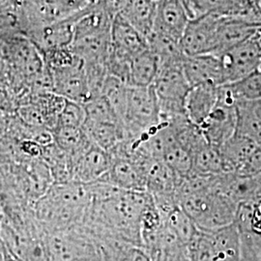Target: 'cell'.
<instances>
[{
  "label": "cell",
  "instance_id": "5b68a950",
  "mask_svg": "<svg viewBox=\"0 0 261 261\" xmlns=\"http://www.w3.org/2000/svg\"><path fill=\"white\" fill-rule=\"evenodd\" d=\"M191 261H241L240 234L232 224L216 230H200L187 245Z\"/></svg>",
  "mask_w": 261,
  "mask_h": 261
},
{
  "label": "cell",
  "instance_id": "9c48e42d",
  "mask_svg": "<svg viewBox=\"0 0 261 261\" xmlns=\"http://www.w3.org/2000/svg\"><path fill=\"white\" fill-rule=\"evenodd\" d=\"M219 57L224 69V85L251 75L261 68V29L254 36Z\"/></svg>",
  "mask_w": 261,
  "mask_h": 261
},
{
  "label": "cell",
  "instance_id": "83f0119b",
  "mask_svg": "<svg viewBox=\"0 0 261 261\" xmlns=\"http://www.w3.org/2000/svg\"><path fill=\"white\" fill-rule=\"evenodd\" d=\"M162 219L164 224L185 247L192 241L198 231L196 224L180 208V206L173 209Z\"/></svg>",
  "mask_w": 261,
  "mask_h": 261
},
{
  "label": "cell",
  "instance_id": "836d02e7",
  "mask_svg": "<svg viewBox=\"0 0 261 261\" xmlns=\"http://www.w3.org/2000/svg\"><path fill=\"white\" fill-rule=\"evenodd\" d=\"M238 174L250 177H261V144L256 146Z\"/></svg>",
  "mask_w": 261,
  "mask_h": 261
},
{
  "label": "cell",
  "instance_id": "5bb4252c",
  "mask_svg": "<svg viewBox=\"0 0 261 261\" xmlns=\"http://www.w3.org/2000/svg\"><path fill=\"white\" fill-rule=\"evenodd\" d=\"M112 167L99 182L130 192H146V168L152 160L140 162L112 155Z\"/></svg>",
  "mask_w": 261,
  "mask_h": 261
},
{
  "label": "cell",
  "instance_id": "2e32d148",
  "mask_svg": "<svg viewBox=\"0 0 261 261\" xmlns=\"http://www.w3.org/2000/svg\"><path fill=\"white\" fill-rule=\"evenodd\" d=\"M189 21L190 19L182 1H157L152 33L169 38L180 44V40L186 30Z\"/></svg>",
  "mask_w": 261,
  "mask_h": 261
},
{
  "label": "cell",
  "instance_id": "44dd1931",
  "mask_svg": "<svg viewBox=\"0 0 261 261\" xmlns=\"http://www.w3.org/2000/svg\"><path fill=\"white\" fill-rule=\"evenodd\" d=\"M156 9L157 1H124L119 15L147 40L154 28Z\"/></svg>",
  "mask_w": 261,
  "mask_h": 261
},
{
  "label": "cell",
  "instance_id": "9a60e30c",
  "mask_svg": "<svg viewBox=\"0 0 261 261\" xmlns=\"http://www.w3.org/2000/svg\"><path fill=\"white\" fill-rule=\"evenodd\" d=\"M79 13L70 19L28 29L27 34L29 41L37 48L42 57L48 53L71 47L74 39V25Z\"/></svg>",
  "mask_w": 261,
  "mask_h": 261
},
{
  "label": "cell",
  "instance_id": "e575fe53",
  "mask_svg": "<svg viewBox=\"0 0 261 261\" xmlns=\"http://www.w3.org/2000/svg\"><path fill=\"white\" fill-rule=\"evenodd\" d=\"M258 180H259V183H258V190H257L256 199L257 198H261V177H258Z\"/></svg>",
  "mask_w": 261,
  "mask_h": 261
},
{
  "label": "cell",
  "instance_id": "ffe728a7",
  "mask_svg": "<svg viewBox=\"0 0 261 261\" xmlns=\"http://www.w3.org/2000/svg\"><path fill=\"white\" fill-rule=\"evenodd\" d=\"M220 86L200 85L193 87L185 101V113L192 124L199 128L214 110Z\"/></svg>",
  "mask_w": 261,
  "mask_h": 261
},
{
  "label": "cell",
  "instance_id": "484cf974",
  "mask_svg": "<svg viewBox=\"0 0 261 261\" xmlns=\"http://www.w3.org/2000/svg\"><path fill=\"white\" fill-rule=\"evenodd\" d=\"M191 155L193 173L208 177L224 173V161L220 147L213 146L203 140L192 151Z\"/></svg>",
  "mask_w": 261,
  "mask_h": 261
},
{
  "label": "cell",
  "instance_id": "603a6c76",
  "mask_svg": "<svg viewBox=\"0 0 261 261\" xmlns=\"http://www.w3.org/2000/svg\"><path fill=\"white\" fill-rule=\"evenodd\" d=\"M83 130L92 144L106 152H110L126 139L125 129L121 123L85 119Z\"/></svg>",
  "mask_w": 261,
  "mask_h": 261
},
{
  "label": "cell",
  "instance_id": "4fadbf2b",
  "mask_svg": "<svg viewBox=\"0 0 261 261\" xmlns=\"http://www.w3.org/2000/svg\"><path fill=\"white\" fill-rule=\"evenodd\" d=\"M219 17L213 15L190 20L183 36L180 47L186 57L214 55Z\"/></svg>",
  "mask_w": 261,
  "mask_h": 261
},
{
  "label": "cell",
  "instance_id": "7402d4cb",
  "mask_svg": "<svg viewBox=\"0 0 261 261\" xmlns=\"http://www.w3.org/2000/svg\"><path fill=\"white\" fill-rule=\"evenodd\" d=\"M258 143L240 135L233 136L220 147L224 166V173L238 174Z\"/></svg>",
  "mask_w": 261,
  "mask_h": 261
},
{
  "label": "cell",
  "instance_id": "30bf717a",
  "mask_svg": "<svg viewBox=\"0 0 261 261\" xmlns=\"http://www.w3.org/2000/svg\"><path fill=\"white\" fill-rule=\"evenodd\" d=\"M47 71L51 79V93L83 106L90 100L91 93L84 62L79 57L68 65Z\"/></svg>",
  "mask_w": 261,
  "mask_h": 261
},
{
  "label": "cell",
  "instance_id": "4dcf8cb0",
  "mask_svg": "<svg viewBox=\"0 0 261 261\" xmlns=\"http://www.w3.org/2000/svg\"><path fill=\"white\" fill-rule=\"evenodd\" d=\"M85 119L92 121L121 123L110 102L102 96L93 97L84 105ZM123 125V124H122Z\"/></svg>",
  "mask_w": 261,
  "mask_h": 261
},
{
  "label": "cell",
  "instance_id": "4316f807",
  "mask_svg": "<svg viewBox=\"0 0 261 261\" xmlns=\"http://www.w3.org/2000/svg\"><path fill=\"white\" fill-rule=\"evenodd\" d=\"M102 246L103 261H152L143 248L113 239H99Z\"/></svg>",
  "mask_w": 261,
  "mask_h": 261
},
{
  "label": "cell",
  "instance_id": "7c38bea8",
  "mask_svg": "<svg viewBox=\"0 0 261 261\" xmlns=\"http://www.w3.org/2000/svg\"><path fill=\"white\" fill-rule=\"evenodd\" d=\"M89 1H28L22 5L24 25L28 29L70 19L85 8Z\"/></svg>",
  "mask_w": 261,
  "mask_h": 261
},
{
  "label": "cell",
  "instance_id": "e0dca14e",
  "mask_svg": "<svg viewBox=\"0 0 261 261\" xmlns=\"http://www.w3.org/2000/svg\"><path fill=\"white\" fill-rule=\"evenodd\" d=\"M183 71L191 87L224 85V69L219 56L214 55L185 57Z\"/></svg>",
  "mask_w": 261,
  "mask_h": 261
},
{
  "label": "cell",
  "instance_id": "ac0fdd59",
  "mask_svg": "<svg viewBox=\"0 0 261 261\" xmlns=\"http://www.w3.org/2000/svg\"><path fill=\"white\" fill-rule=\"evenodd\" d=\"M147 40L117 14L112 19L111 54L130 61L134 56L148 48Z\"/></svg>",
  "mask_w": 261,
  "mask_h": 261
},
{
  "label": "cell",
  "instance_id": "d4e9b609",
  "mask_svg": "<svg viewBox=\"0 0 261 261\" xmlns=\"http://www.w3.org/2000/svg\"><path fill=\"white\" fill-rule=\"evenodd\" d=\"M236 132L235 134L261 144L260 101H236Z\"/></svg>",
  "mask_w": 261,
  "mask_h": 261
},
{
  "label": "cell",
  "instance_id": "277c9868",
  "mask_svg": "<svg viewBox=\"0 0 261 261\" xmlns=\"http://www.w3.org/2000/svg\"><path fill=\"white\" fill-rule=\"evenodd\" d=\"M48 261H103L100 241L80 225L44 234Z\"/></svg>",
  "mask_w": 261,
  "mask_h": 261
},
{
  "label": "cell",
  "instance_id": "d590c367",
  "mask_svg": "<svg viewBox=\"0 0 261 261\" xmlns=\"http://www.w3.org/2000/svg\"><path fill=\"white\" fill-rule=\"evenodd\" d=\"M8 261H15V260H12V259H9Z\"/></svg>",
  "mask_w": 261,
  "mask_h": 261
},
{
  "label": "cell",
  "instance_id": "8fae6325",
  "mask_svg": "<svg viewBox=\"0 0 261 261\" xmlns=\"http://www.w3.org/2000/svg\"><path fill=\"white\" fill-rule=\"evenodd\" d=\"M112 160L109 152L92 143L69 156L71 182L88 185L99 182L109 172Z\"/></svg>",
  "mask_w": 261,
  "mask_h": 261
},
{
  "label": "cell",
  "instance_id": "1f68e13d",
  "mask_svg": "<svg viewBox=\"0 0 261 261\" xmlns=\"http://www.w3.org/2000/svg\"><path fill=\"white\" fill-rule=\"evenodd\" d=\"M84 121H85V112H84V106L74 103V102L66 101L62 111L60 112L57 117V121L55 127L83 128Z\"/></svg>",
  "mask_w": 261,
  "mask_h": 261
},
{
  "label": "cell",
  "instance_id": "f546056e",
  "mask_svg": "<svg viewBox=\"0 0 261 261\" xmlns=\"http://www.w3.org/2000/svg\"><path fill=\"white\" fill-rule=\"evenodd\" d=\"M224 86L233 95L236 101H260L261 68L242 80Z\"/></svg>",
  "mask_w": 261,
  "mask_h": 261
},
{
  "label": "cell",
  "instance_id": "3957f363",
  "mask_svg": "<svg viewBox=\"0 0 261 261\" xmlns=\"http://www.w3.org/2000/svg\"><path fill=\"white\" fill-rule=\"evenodd\" d=\"M178 204L200 230H216L234 223L238 205L211 189L176 194Z\"/></svg>",
  "mask_w": 261,
  "mask_h": 261
},
{
  "label": "cell",
  "instance_id": "8992f818",
  "mask_svg": "<svg viewBox=\"0 0 261 261\" xmlns=\"http://www.w3.org/2000/svg\"><path fill=\"white\" fill-rule=\"evenodd\" d=\"M126 138L136 139L161 122L158 99L152 86H129L121 117Z\"/></svg>",
  "mask_w": 261,
  "mask_h": 261
},
{
  "label": "cell",
  "instance_id": "d6a6232c",
  "mask_svg": "<svg viewBox=\"0 0 261 261\" xmlns=\"http://www.w3.org/2000/svg\"><path fill=\"white\" fill-rule=\"evenodd\" d=\"M240 234L241 261H261V234Z\"/></svg>",
  "mask_w": 261,
  "mask_h": 261
},
{
  "label": "cell",
  "instance_id": "52a82bcc",
  "mask_svg": "<svg viewBox=\"0 0 261 261\" xmlns=\"http://www.w3.org/2000/svg\"><path fill=\"white\" fill-rule=\"evenodd\" d=\"M183 62L159 66L152 87L158 99L161 118L186 115L185 101L192 87L184 74Z\"/></svg>",
  "mask_w": 261,
  "mask_h": 261
},
{
  "label": "cell",
  "instance_id": "ba28073f",
  "mask_svg": "<svg viewBox=\"0 0 261 261\" xmlns=\"http://www.w3.org/2000/svg\"><path fill=\"white\" fill-rule=\"evenodd\" d=\"M236 122V99L224 85L220 86L214 110L198 129L209 144L221 147L235 134Z\"/></svg>",
  "mask_w": 261,
  "mask_h": 261
},
{
  "label": "cell",
  "instance_id": "6da1fadb",
  "mask_svg": "<svg viewBox=\"0 0 261 261\" xmlns=\"http://www.w3.org/2000/svg\"><path fill=\"white\" fill-rule=\"evenodd\" d=\"M91 201L82 226L96 238L113 239L142 248L140 224L151 196L96 182L88 184Z\"/></svg>",
  "mask_w": 261,
  "mask_h": 261
},
{
  "label": "cell",
  "instance_id": "cb8c5ba5",
  "mask_svg": "<svg viewBox=\"0 0 261 261\" xmlns=\"http://www.w3.org/2000/svg\"><path fill=\"white\" fill-rule=\"evenodd\" d=\"M158 72V57L148 47L130 59L127 84L132 87H150Z\"/></svg>",
  "mask_w": 261,
  "mask_h": 261
},
{
  "label": "cell",
  "instance_id": "f1b7e54d",
  "mask_svg": "<svg viewBox=\"0 0 261 261\" xmlns=\"http://www.w3.org/2000/svg\"><path fill=\"white\" fill-rule=\"evenodd\" d=\"M53 137L58 147L69 156L74 155L91 143L83 128L55 127Z\"/></svg>",
  "mask_w": 261,
  "mask_h": 261
},
{
  "label": "cell",
  "instance_id": "7a4b0ae2",
  "mask_svg": "<svg viewBox=\"0 0 261 261\" xmlns=\"http://www.w3.org/2000/svg\"><path fill=\"white\" fill-rule=\"evenodd\" d=\"M91 201L87 185L65 182L50 187L37 205L39 228L44 234L82 225Z\"/></svg>",
  "mask_w": 261,
  "mask_h": 261
},
{
  "label": "cell",
  "instance_id": "d6986e66",
  "mask_svg": "<svg viewBox=\"0 0 261 261\" xmlns=\"http://www.w3.org/2000/svg\"><path fill=\"white\" fill-rule=\"evenodd\" d=\"M260 27L240 19L221 18L217 29L214 56H222L254 36Z\"/></svg>",
  "mask_w": 261,
  "mask_h": 261
}]
</instances>
